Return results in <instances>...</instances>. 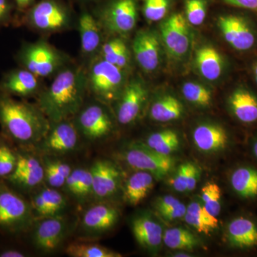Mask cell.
<instances>
[{
	"instance_id": "47",
	"label": "cell",
	"mask_w": 257,
	"mask_h": 257,
	"mask_svg": "<svg viewBox=\"0 0 257 257\" xmlns=\"http://www.w3.org/2000/svg\"><path fill=\"white\" fill-rule=\"evenodd\" d=\"M29 253L16 246H5L0 248V257H26Z\"/></svg>"
},
{
	"instance_id": "48",
	"label": "cell",
	"mask_w": 257,
	"mask_h": 257,
	"mask_svg": "<svg viewBox=\"0 0 257 257\" xmlns=\"http://www.w3.org/2000/svg\"><path fill=\"white\" fill-rule=\"evenodd\" d=\"M15 6H16L17 12L23 13L30 9L35 4V0H14Z\"/></svg>"
},
{
	"instance_id": "22",
	"label": "cell",
	"mask_w": 257,
	"mask_h": 257,
	"mask_svg": "<svg viewBox=\"0 0 257 257\" xmlns=\"http://www.w3.org/2000/svg\"><path fill=\"white\" fill-rule=\"evenodd\" d=\"M193 141L201 151L214 152L223 150L228 142L224 128L219 125L200 124L193 132Z\"/></svg>"
},
{
	"instance_id": "31",
	"label": "cell",
	"mask_w": 257,
	"mask_h": 257,
	"mask_svg": "<svg viewBox=\"0 0 257 257\" xmlns=\"http://www.w3.org/2000/svg\"><path fill=\"white\" fill-rule=\"evenodd\" d=\"M231 184L235 192L243 198L257 196V171L241 167L233 172Z\"/></svg>"
},
{
	"instance_id": "9",
	"label": "cell",
	"mask_w": 257,
	"mask_h": 257,
	"mask_svg": "<svg viewBox=\"0 0 257 257\" xmlns=\"http://www.w3.org/2000/svg\"><path fill=\"white\" fill-rule=\"evenodd\" d=\"M70 224L63 215L35 219L30 233L32 244L43 253L55 252L67 239Z\"/></svg>"
},
{
	"instance_id": "18",
	"label": "cell",
	"mask_w": 257,
	"mask_h": 257,
	"mask_svg": "<svg viewBox=\"0 0 257 257\" xmlns=\"http://www.w3.org/2000/svg\"><path fill=\"white\" fill-rule=\"evenodd\" d=\"M218 26L224 40L238 51L251 50L256 43V35L246 19L237 15H225L218 20Z\"/></svg>"
},
{
	"instance_id": "25",
	"label": "cell",
	"mask_w": 257,
	"mask_h": 257,
	"mask_svg": "<svg viewBox=\"0 0 257 257\" xmlns=\"http://www.w3.org/2000/svg\"><path fill=\"white\" fill-rule=\"evenodd\" d=\"M228 239L232 246L250 248L257 245V228L254 223L246 218H236L227 228Z\"/></svg>"
},
{
	"instance_id": "39",
	"label": "cell",
	"mask_w": 257,
	"mask_h": 257,
	"mask_svg": "<svg viewBox=\"0 0 257 257\" xmlns=\"http://www.w3.org/2000/svg\"><path fill=\"white\" fill-rule=\"evenodd\" d=\"M171 0H144V16L150 22L162 20L170 9Z\"/></svg>"
},
{
	"instance_id": "7",
	"label": "cell",
	"mask_w": 257,
	"mask_h": 257,
	"mask_svg": "<svg viewBox=\"0 0 257 257\" xmlns=\"http://www.w3.org/2000/svg\"><path fill=\"white\" fill-rule=\"evenodd\" d=\"M15 147L18 156L16 169L4 179L22 194H30L45 183L42 160L33 149Z\"/></svg>"
},
{
	"instance_id": "30",
	"label": "cell",
	"mask_w": 257,
	"mask_h": 257,
	"mask_svg": "<svg viewBox=\"0 0 257 257\" xmlns=\"http://www.w3.org/2000/svg\"><path fill=\"white\" fill-rule=\"evenodd\" d=\"M183 113V106L172 95H166L157 99L150 108V115L152 119L160 122H167L179 119Z\"/></svg>"
},
{
	"instance_id": "42",
	"label": "cell",
	"mask_w": 257,
	"mask_h": 257,
	"mask_svg": "<svg viewBox=\"0 0 257 257\" xmlns=\"http://www.w3.org/2000/svg\"><path fill=\"white\" fill-rule=\"evenodd\" d=\"M189 162L179 166L178 170L171 181V185L177 192H187V180H188Z\"/></svg>"
},
{
	"instance_id": "8",
	"label": "cell",
	"mask_w": 257,
	"mask_h": 257,
	"mask_svg": "<svg viewBox=\"0 0 257 257\" xmlns=\"http://www.w3.org/2000/svg\"><path fill=\"white\" fill-rule=\"evenodd\" d=\"M72 121L81 137L92 143L102 141L114 130V121L104 103L97 100L84 104Z\"/></svg>"
},
{
	"instance_id": "11",
	"label": "cell",
	"mask_w": 257,
	"mask_h": 257,
	"mask_svg": "<svg viewBox=\"0 0 257 257\" xmlns=\"http://www.w3.org/2000/svg\"><path fill=\"white\" fill-rule=\"evenodd\" d=\"M95 17L103 30L116 35H126L138 23V0H111Z\"/></svg>"
},
{
	"instance_id": "19",
	"label": "cell",
	"mask_w": 257,
	"mask_h": 257,
	"mask_svg": "<svg viewBox=\"0 0 257 257\" xmlns=\"http://www.w3.org/2000/svg\"><path fill=\"white\" fill-rule=\"evenodd\" d=\"M133 53L140 68L146 72L156 70L160 65V40L155 32L140 30L135 35L132 45Z\"/></svg>"
},
{
	"instance_id": "14",
	"label": "cell",
	"mask_w": 257,
	"mask_h": 257,
	"mask_svg": "<svg viewBox=\"0 0 257 257\" xmlns=\"http://www.w3.org/2000/svg\"><path fill=\"white\" fill-rule=\"evenodd\" d=\"M119 210L107 202H95L82 214L79 231L85 237H97L107 232L117 223Z\"/></svg>"
},
{
	"instance_id": "33",
	"label": "cell",
	"mask_w": 257,
	"mask_h": 257,
	"mask_svg": "<svg viewBox=\"0 0 257 257\" xmlns=\"http://www.w3.org/2000/svg\"><path fill=\"white\" fill-rule=\"evenodd\" d=\"M67 256L72 257H119L120 253L111 251L105 246L91 241H74L65 248Z\"/></svg>"
},
{
	"instance_id": "37",
	"label": "cell",
	"mask_w": 257,
	"mask_h": 257,
	"mask_svg": "<svg viewBox=\"0 0 257 257\" xmlns=\"http://www.w3.org/2000/svg\"><path fill=\"white\" fill-rule=\"evenodd\" d=\"M221 191L218 184L209 182L202 187V205L211 215L215 217L221 212Z\"/></svg>"
},
{
	"instance_id": "5",
	"label": "cell",
	"mask_w": 257,
	"mask_h": 257,
	"mask_svg": "<svg viewBox=\"0 0 257 257\" xmlns=\"http://www.w3.org/2000/svg\"><path fill=\"white\" fill-rule=\"evenodd\" d=\"M73 15L60 0H40L23 13L18 23L45 35L60 33L72 28Z\"/></svg>"
},
{
	"instance_id": "34",
	"label": "cell",
	"mask_w": 257,
	"mask_h": 257,
	"mask_svg": "<svg viewBox=\"0 0 257 257\" xmlns=\"http://www.w3.org/2000/svg\"><path fill=\"white\" fill-rule=\"evenodd\" d=\"M163 242L172 249L192 250L198 245L197 238L183 228H171L163 234Z\"/></svg>"
},
{
	"instance_id": "3",
	"label": "cell",
	"mask_w": 257,
	"mask_h": 257,
	"mask_svg": "<svg viewBox=\"0 0 257 257\" xmlns=\"http://www.w3.org/2000/svg\"><path fill=\"white\" fill-rule=\"evenodd\" d=\"M35 219L30 200L0 179V232L22 236L30 231Z\"/></svg>"
},
{
	"instance_id": "12",
	"label": "cell",
	"mask_w": 257,
	"mask_h": 257,
	"mask_svg": "<svg viewBox=\"0 0 257 257\" xmlns=\"http://www.w3.org/2000/svg\"><path fill=\"white\" fill-rule=\"evenodd\" d=\"M121 158L131 168L149 172L157 179L168 175L175 165L172 157L157 153L144 143L130 145L123 151Z\"/></svg>"
},
{
	"instance_id": "27",
	"label": "cell",
	"mask_w": 257,
	"mask_h": 257,
	"mask_svg": "<svg viewBox=\"0 0 257 257\" xmlns=\"http://www.w3.org/2000/svg\"><path fill=\"white\" fill-rule=\"evenodd\" d=\"M198 71L204 78L216 80L222 73L224 62L219 52L212 47H203L198 50L195 57Z\"/></svg>"
},
{
	"instance_id": "43",
	"label": "cell",
	"mask_w": 257,
	"mask_h": 257,
	"mask_svg": "<svg viewBox=\"0 0 257 257\" xmlns=\"http://www.w3.org/2000/svg\"><path fill=\"white\" fill-rule=\"evenodd\" d=\"M186 211H187V207L183 203L180 202L175 207L160 214V215L167 221H174L184 217Z\"/></svg>"
},
{
	"instance_id": "45",
	"label": "cell",
	"mask_w": 257,
	"mask_h": 257,
	"mask_svg": "<svg viewBox=\"0 0 257 257\" xmlns=\"http://www.w3.org/2000/svg\"><path fill=\"white\" fill-rule=\"evenodd\" d=\"M199 168L197 165L189 162L188 180H187V192H192L195 189L198 180H199Z\"/></svg>"
},
{
	"instance_id": "6",
	"label": "cell",
	"mask_w": 257,
	"mask_h": 257,
	"mask_svg": "<svg viewBox=\"0 0 257 257\" xmlns=\"http://www.w3.org/2000/svg\"><path fill=\"white\" fill-rule=\"evenodd\" d=\"M86 73L88 92L104 104L118 99L126 84L124 70L99 56L91 60Z\"/></svg>"
},
{
	"instance_id": "2",
	"label": "cell",
	"mask_w": 257,
	"mask_h": 257,
	"mask_svg": "<svg viewBox=\"0 0 257 257\" xmlns=\"http://www.w3.org/2000/svg\"><path fill=\"white\" fill-rule=\"evenodd\" d=\"M87 73L81 66L69 64L37 96V105L50 122L72 119L84 104Z\"/></svg>"
},
{
	"instance_id": "15",
	"label": "cell",
	"mask_w": 257,
	"mask_h": 257,
	"mask_svg": "<svg viewBox=\"0 0 257 257\" xmlns=\"http://www.w3.org/2000/svg\"><path fill=\"white\" fill-rule=\"evenodd\" d=\"M148 91L140 79L126 83L118 98L116 117L120 124L128 125L137 121L146 103Z\"/></svg>"
},
{
	"instance_id": "21",
	"label": "cell",
	"mask_w": 257,
	"mask_h": 257,
	"mask_svg": "<svg viewBox=\"0 0 257 257\" xmlns=\"http://www.w3.org/2000/svg\"><path fill=\"white\" fill-rule=\"evenodd\" d=\"M132 230L139 244L148 251H155L163 241L162 226L148 214L135 216L132 221Z\"/></svg>"
},
{
	"instance_id": "26",
	"label": "cell",
	"mask_w": 257,
	"mask_h": 257,
	"mask_svg": "<svg viewBox=\"0 0 257 257\" xmlns=\"http://www.w3.org/2000/svg\"><path fill=\"white\" fill-rule=\"evenodd\" d=\"M229 105L235 116L243 123L257 120V98L244 89H238L229 98Z\"/></svg>"
},
{
	"instance_id": "36",
	"label": "cell",
	"mask_w": 257,
	"mask_h": 257,
	"mask_svg": "<svg viewBox=\"0 0 257 257\" xmlns=\"http://www.w3.org/2000/svg\"><path fill=\"white\" fill-rule=\"evenodd\" d=\"M18 156L14 145L6 138L0 144V179L11 175L16 169Z\"/></svg>"
},
{
	"instance_id": "35",
	"label": "cell",
	"mask_w": 257,
	"mask_h": 257,
	"mask_svg": "<svg viewBox=\"0 0 257 257\" xmlns=\"http://www.w3.org/2000/svg\"><path fill=\"white\" fill-rule=\"evenodd\" d=\"M48 208L49 216L63 215L67 207V198L58 189L52 188L49 186H40L37 188Z\"/></svg>"
},
{
	"instance_id": "50",
	"label": "cell",
	"mask_w": 257,
	"mask_h": 257,
	"mask_svg": "<svg viewBox=\"0 0 257 257\" xmlns=\"http://www.w3.org/2000/svg\"><path fill=\"white\" fill-rule=\"evenodd\" d=\"M253 72H254L255 79H256L257 83V64L255 65L254 69H253Z\"/></svg>"
},
{
	"instance_id": "23",
	"label": "cell",
	"mask_w": 257,
	"mask_h": 257,
	"mask_svg": "<svg viewBox=\"0 0 257 257\" xmlns=\"http://www.w3.org/2000/svg\"><path fill=\"white\" fill-rule=\"evenodd\" d=\"M155 177L145 171L137 170L126 179L123 190V197L130 205L140 204L154 187Z\"/></svg>"
},
{
	"instance_id": "16",
	"label": "cell",
	"mask_w": 257,
	"mask_h": 257,
	"mask_svg": "<svg viewBox=\"0 0 257 257\" xmlns=\"http://www.w3.org/2000/svg\"><path fill=\"white\" fill-rule=\"evenodd\" d=\"M92 176V199L95 202H107L119 190L121 172L113 162L96 160L90 167Z\"/></svg>"
},
{
	"instance_id": "44",
	"label": "cell",
	"mask_w": 257,
	"mask_h": 257,
	"mask_svg": "<svg viewBox=\"0 0 257 257\" xmlns=\"http://www.w3.org/2000/svg\"><path fill=\"white\" fill-rule=\"evenodd\" d=\"M180 202L179 199L172 195H166L157 199L155 203V208L159 214L165 212L171 208L175 207Z\"/></svg>"
},
{
	"instance_id": "13",
	"label": "cell",
	"mask_w": 257,
	"mask_h": 257,
	"mask_svg": "<svg viewBox=\"0 0 257 257\" xmlns=\"http://www.w3.org/2000/svg\"><path fill=\"white\" fill-rule=\"evenodd\" d=\"M160 31L162 42L171 57L177 60L187 55L192 43V34L182 15H171L162 23Z\"/></svg>"
},
{
	"instance_id": "1",
	"label": "cell",
	"mask_w": 257,
	"mask_h": 257,
	"mask_svg": "<svg viewBox=\"0 0 257 257\" xmlns=\"http://www.w3.org/2000/svg\"><path fill=\"white\" fill-rule=\"evenodd\" d=\"M50 126V120L37 104L0 92L1 133L15 147L35 149Z\"/></svg>"
},
{
	"instance_id": "4",
	"label": "cell",
	"mask_w": 257,
	"mask_h": 257,
	"mask_svg": "<svg viewBox=\"0 0 257 257\" xmlns=\"http://www.w3.org/2000/svg\"><path fill=\"white\" fill-rule=\"evenodd\" d=\"M15 58L20 67L40 78L55 76L71 62L69 55L44 40L25 42Z\"/></svg>"
},
{
	"instance_id": "29",
	"label": "cell",
	"mask_w": 257,
	"mask_h": 257,
	"mask_svg": "<svg viewBox=\"0 0 257 257\" xmlns=\"http://www.w3.org/2000/svg\"><path fill=\"white\" fill-rule=\"evenodd\" d=\"M184 219L198 232L208 234L219 226L217 217L211 215L202 204L197 202L191 203L187 207Z\"/></svg>"
},
{
	"instance_id": "49",
	"label": "cell",
	"mask_w": 257,
	"mask_h": 257,
	"mask_svg": "<svg viewBox=\"0 0 257 257\" xmlns=\"http://www.w3.org/2000/svg\"><path fill=\"white\" fill-rule=\"evenodd\" d=\"M253 153H254L255 156L257 158V142L254 144V146H253Z\"/></svg>"
},
{
	"instance_id": "10",
	"label": "cell",
	"mask_w": 257,
	"mask_h": 257,
	"mask_svg": "<svg viewBox=\"0 0 257 257\" xmlns=\"http://www.w3.org/2000/svg\"><path fill=\"white\" fill-rule=\"evenodd\" d=\"M80 137L72 119L50 122L47 135L34 150L42 155L63 156L79 148Z\"/></svg>"
},
{
	"instance_id": "24",
	"label": "cell",
	"mask_w": 257,
	"mask_h": 257,
	"mask_svg": "<svg viewBox=\"0 0 257 257\" xmlns=\"http://www.w3.org/2000/svg\"><path fill=\"white\" fill-rule=\"evenodd\" d=\"M63 187L69 195L79 203L92 199V176L90 168L73 169Z\"/></svg>"
},
{
	"instance_id": "51",
	"label": "cell",
	"mask_w": 257,
	"mask_h": 257,
	"mask_svg": "<svg viewBox=\"0 0 257 257\" xmlns=\"http://www.w3.org/2000/svg\"><path fill=\"white\" fill-rule=\"evenodd\" d=\"M3 139H4V136H3V134L0 133V144H1L2 141H3Z\"/></svg>"
},
{
	"instance_id": "32",
	"label": "cell",
	"mask_w": 257,
	"mask_h": 257,
	"mask_svg": "<svg viewBox=\"0 0 257 257\" xmlns=\"http://www.w3.org/2000/svg\"><path fill=\"white\" fill-rule=\"evenodd\" d=\"M144 143L157 153L170 156L178 149L179 139L175 132L170 130H163L152 134Z\"/></svg>"
},
{
	"instance_id": "40",
	"label": "cell",
	"mask_w": 257,
	"mask_h": 257,
	"mask_svg": "<svg viewBox=\"0 0 257 257\" xmlns=\"http://www.w3.org/2000/svg\"><path fill=\"white\" fill-rule=\"evenodd\" d=\"M187 21L194 26H199L207 17L206 0H187L185 4Z\"/></svg>"
},
{
	"instance_id": "20",
	"label": "cell",
	"mask_w": 257,
	"mask_h": 257,
	"mask_svg": "<svg viewBox=\"0 0 257 257\" xmlns=\"http://www.w3.org/2000/svg\"><path fill=\"white\" fill-rule=\"evenodd\" d=\"M77 25L80 36L81 52L83 56L92 60L99 54L104 42L103 29L96 17L86 10L81 13Z\"/></svg>"
},
{
	"instance_id": "38",
	"label": "cell",
	"mask_w": 257,
	"mask_h": 257,
	"mask_svg": "<svg viewBox=\"0 0 257 257\" xmlns=\"http://www.w3.org/2000/svg\"><path fill=\"white\" fill-rule=\"evenodd\" d=\"M182 91L184 98L192 104L202 106H207L210 104L211 92L202 84L187 82L182 86Z\"/></svg>"
},
{
	"instance_id": "46",
	"label": "cell",
	"mask_w": 257,
	"mask_h": 257,
	"mask_svg": "<svg viewBox=\"0 0 257 257\" xmlns=\"http://www.w3.org/2000/svg\"><path fill=\"white\" fill-rule=\"evenodd\" d=\"M226 4L241 9L257 12V0H223Z\"/></svg>"
},
{
	"instance_id": "17",
	"label": "cell",
	"mask_w": 257,
	"mask_h": 257,
	"mask_svg": "<svg viewBox=\"0 0 257 257\" xmlns=\"http://www.w3.org/2000/svg\"><path fill=\"white\" fill-rule=\"evenodd\" d=\"M40 79L28 69L19 67L3 76L0 79V92L24 99L37 96L42 90Z\"/></svg>"
},
{
	"instance_id": "28",
	"label": "cell",
	"mask_w": 257,
	"mask_h": 257,
	"mask_svg": "<svg viewBox=\"0 0 257 257\" xmlns=\"http://www.w3.org/2000/svg\"><path fill=\"white\" fill-rule=\"evenodd\" d=\"M97 56L123 70L128 68L131 60L130 48L124 40L119 37L103 42Z\"/></svg>"
},
{
	"instance_id": "41",
	"label": "cell",
	"mask_w": 257,
	"mask_h": 257,
	"mask_svg": "<svg viewBox=\"0 0 257 257\" xmlns=\"http://www.w3.org/2000/svg\"><path fill=\"white\" fill-rule=\"evenodd\" d=\"M16 11L14 0H0V28L15 23Z\"/></svg>"
}]
</instances>
